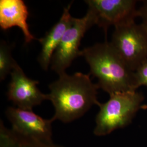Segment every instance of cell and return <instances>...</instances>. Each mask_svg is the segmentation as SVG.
Listing matches in <instances>:
<instances>
[{
    "mask_svg": "<svg viewBox=\"0 0 147 147\" xmlns=\"http://www.w3.org/2000/svg\"><path fill=\"white\" fill-rule=\"evenodd\" d=\"M88 9L94 16L96 25L105 33L111 26L115 27L135 21L138 10L135 0H86Z\"/></svg>",
    "mask_w": 147,
    "mask_h": 147,
    "instance_id": "6",
    "label": "cell"
},
{
    "mask_svg": "<svg viewBox=\"0 0 147 147\" xmlns=\"http://www.w3.org/2000/svg\"><path fill=\"white\" fill-rule=\"evenodd\" d=\"M11 46L5 40L0 42V80L3 81L18 65L11 55Z\"/></svg>",
    "mask_w": 147,
    "mask_h": 147,
    "instance_id": "12",
    "label": "cell"
},
{
    "mask_svg": "<svg viewBox=\"0 0 147 147\" xmlns=\"http://www.w3.org/2000/svg\"><path fill=\"white\" fill-rule=\"evenodd\" d=\"M11 75L7 96L16 107L32 110L35 106L48 100V94L42 93L38 87L39 81L28 78L19 64Z\"/></svg>",
    "mask_w": 147,
    "mask_h": 147,
    "instance_id": "8",
    "label": "cell"
},
{
    "mask_svg": "<svg viewBox=\"0 0 147 147\" xmlns=\"http://www.w3.org/2000/svg\"><path fill=\"white\" fill-rule=\"evenodd\" d=\"M29 11L22 0L0 1V27L7 30L13 27H19L24 34L25 42L30 43L34 40H39L30 30L27 19Z\"/></svg>",
    "mask_w": 147,
    "mask_h": 147,
    "instance_id": "9",
    "label": "cell"
},
{
    "mask_svg": "<svg viewBox=\"0 0 147 147\" xmlns=\"http://www.w3.org/2000/svg\"><path fill=\"white\" fill-rule=\"evenodd\" d=\"M143 99L142 93L135 91L114 93L105 103L98 102L100 110L96 117L94 134L105 136L129 124Z\"/></svg>",
    "mask_w": 147,
    "mask_h": 147,
    "instance_id": "3",
    "label": "cell"
},
{
    "mask_svg": "<svg viewBox=\"0 0 147 147\" xmlns=\"http://www.w3.org/2000/svg\"><path fill=\"white\" fill-rule=\"evenodd\" d=\"M89 65L90 74L98 79L99 88L109 94L135 92L140 87L135 71L128 67L110 42L96 43L81 51Z\"/></svg>",
    "mask_w": 147,
    "mask_h": 147,
    "instance_id": "2",
    "label": "cell"
},
{
    "mask_svg": "<svg viewBox=\"0 0 147 147\" xmlns=\"http://www.w3.org/2000/svg\"><path fill=\"white\" fill-rule=\"evenodd\" d=\"M138 16L142 20V24L147 30V1H143V4L138 9Z\"/></svg>",
    "mask_w": 147,
    "mask_h": 147,
    "instance_id": "14",
    "label": "cell"
},
{
    "mask_svg": "<svg viewBox=\"0 0 147 147\" xmlns=\"http://www.w3.org/2000/svg\"><path fill=\"white\" fill-rule=\"evenodd\" d=\"M141 108H142L143 109H147V105H143L141 106Z\"/></svg>",
    "mask_w": 147,
    "mask_h": 147,
    "instance_id": "15",
    "label": "cell"
},
{
    "mask_svg": "<svg viewBox=\"0 0 147 147\" xmlns=\"http://www.w3.org/2000/svg\"><path fill=\"white\" fill-rule=\"evenodd\" d=\"M0 147H65L52 141L41 142L22 136L0 121Z\"/></svg>",
    "mask_w": 147,
    "mask_h": 147,
    "instance_id": "11",
    "label": "cell"
},
{
    "mask_svg": "<svg viewBox=\"0 0 147 147\" xmlns=\"http://www.w3.org/2000/svg\"><path fill=\"white\" fill-rule=\"evenodd\" d=\"M72 3L73 2H71L64 8L63 14L59 21L45 33L44 37L38 40L42 45V49L38 61L41 68L45 71L50 67L53 54L71 24L73 17L70 13V9Z\"/></svg>",
    "mask_w": 147,
    "mask_h": 147,
    "instance_id": "10",
    "label": "cell"
},
{
    "mask_svg": "<svg viewBox=\"0 0 147 147\" xmlns=\"http://www.w3.org/2000/svg\"><path fill=\"white\" fill-rule=\"evenodd\" d=\"M5 113L11 129L18 134L41 142L53 141L52 118L44 119L32 110L16 107H8Z\"/></svg>",
    "mask_w": 147,
    "mask_h": 147,
    "instance_id": "7",
    "label": "cell"
},
{
    "mask_svg": "<svg viewBox=\"0 0 147 147\" xmlns=\"http://www.w3.org/2000/svg\"><path fill=\"white\" fill-rule=\"evenodd\" d=\"M111 45L133 71L147 60V30L135 21L115 27Z\"/></svg>",
    "mask_w": 147,
    "mask_h": 147,
    "instance_id": "4",
    "label": "cell"
},
{
    "mask_svg": "<svg viewBox=\"0 0 147 147\" xmlns=\"http://www.w3.org/2000/svg\"><path fill=\"white\" fill-rule=\"evenodd\" d=\"M96 25L94 16L88 10L81 18L73 17L71 24L64 34L57 49L53 54L50 68L60 75L65 73L75 58L81 56L79 47L84 34Z\"/></svg>",
    "mask_w": 147,
    "mask_h": 147,
    "instance_id": "5",
    "label": "cell"
},
{
    "mask_svg": "<svg viewBox=\"0 0 147 147\" xmlns=\"http://www.w3.org/2000/svg\"><path fill=\"white\" fill-rule=\"evenodd\" d=\"M135 73L139 86L147 87V60L137 68Z\"/></svg>",
    "mask_w": 147,
    "mask_h": 147,
    "instance_id": "13",
    "label": "cell"
},
{
    "mask_svg": "<svg viewBox=\"0 0 147 147\" xmlns=\"http://www.w3.org/2000/svg\"><path fill=\"white\" fill-rule=\"evenodd\" d=\"M49 86L50 90L48 100L51 101L55 114L51 118L64 123L81 118L91 107L97 105V84L92 82L89 74L76 73L70 75L66 73Z\"/></svg>",
    "mask_w": 147,
    "mask_h": 147,
    "instance_id": "1",
    "label": "cell"
}]
</instances>
